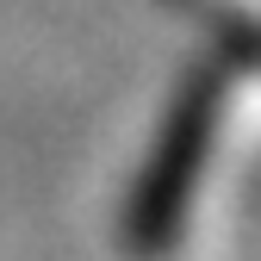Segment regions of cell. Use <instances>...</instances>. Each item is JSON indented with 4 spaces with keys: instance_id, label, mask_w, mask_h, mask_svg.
Returning a JSON list of instances; mask_svg holds the SVG:
<instances>
[{
    "instance_id": "1",
    "label": "cell",
    "mask_w": 261,
    "mask_h": 261,
    "mask_svg": "<svg viewBox=\"0 0 261 261\" xmlns=\"http://www.w3.org/2000/svg\"><path fill=\"white\" fill-rule=\"evenodd\" d=\"M218 118H224V62H199L180 87L168 112L155 124V143L143 155L137 180H130V199H124V255L155 261L168 255L174 237L187 230V212H193V193H199V174L212 162V137H218Z\"/></svg>"
}]
</instances>
